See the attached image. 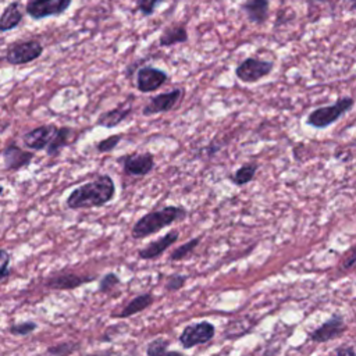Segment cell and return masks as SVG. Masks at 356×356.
I'll return each instance as SVG.
<instances>
[{"label":"cell","instance_id":"ba28073f","mask_svg":"<svg viewBox=\"0 0 356 356\" xmlns=\"http://www.w3.org/2000/svg\"><path fill=\"white\" fill-rule=\"evenodd\" d=\"M184 96H185L184 88H174L168 92L159 93L149 99V102L142 108V114L145 117H150L161 113H168L181 104Z\"/></svg>","mask_w":356,"mask_h":356},{"label":"cell","instance_id":"2e32d148","mask_svg":"<svg viewBox=\"0 0 356 356\" xmlns=\"http://www.w3.org/2000/svg\"><path fill=\"white\" fill-rule=\"evenodd\" d=\"M239 10L249 22L263 25L270 17V0H245L239 4Z\"/></svg>","mask_w":356,"mask_h":356},{"label":"cell","instance_id":"5b68a950","mask_svg":"<svg viewBox=\"0 0 356 356\" xmlns=\"http://www.w3.org/2000/svg\"><path fill=\"white\" fill-rule=\"evenodd\" d=\"M97 278L96 274H89V273H75L71 270H60V271H53L49 274L43 285L49 289H57V291H71L78 286H82L88 282H93Z\"/></svg>","mask_w":356,"mask_h":356},{"label":"cell","instance_id":"3957f363","mask_svg":"<svg viewBox=\"0 0 356 356\" xmlns=\"http://www.w3.org/2000/svg\"><path fill=\"white\" fill-rule=\"evenodd\" d=\"M355 104V99L350 96H342L339 97L334 104L317 107L313 111L309 113L306 118V124L323 129L330 125H332L335 121H338L346 111H349Z\"/></svg>","mask_w":356,"mask_h":356},{"label":"cell","instance_id":"ac0fdd59","mask_svg":"<svg viewBox=\"0 0 356 356\" xmlns=\"http://www.w3.org/2000/svg\"><path fill=\"white\" fill-rule=\"evenodd\" d=\"M153 302H154V298L150 292L136 295L118 313H113L111 317L113 318H128V317L135 316V314L143 312L145 309L150 307L153 305Z\"/></svg>","mask_w":356,"mask_h":356},{"label":"cell","instance_id":"836d02e7","mask_svg":"<svg viewBox=\"0 0 356 356\" xmlns=\"http://www.w3.org/2000/svg\"><path fill=\"white\" fill-rule=\"evenodd\" d=\"M218 150H220V146H213V147L210 146V147H209V154H210V156H213V154H214V153H217Z\"/></svg>","mask_w":356,"mask_h":356},{"label":"cell","instance_id":"9a60e30c","mask_svg":"<svg viewBox=\"0 0 356 356\" xmlns=\"http://www.w3.org/2000/svg\"><path fill=\"white\" fill-rule=\"evenodd\" d=\"M179 238V232L177 229L168 231L167 234L161 235L156 241H152L147 246L138 250V257L140 260H154L160 257L171 245H174Z\"/></svg>","mask_w":356,"mask_h":356},{"label":"cell","instance_id":"f1b7e54d","mask_svg":"<svg viewBox=\"0 0 356 356\" xmlns=\"http://www.w3.org/2000/svg\"><path fill=\"white\" fill-rule=\"evenodd\" d=\"M163 1L164 0H136V11H139L143 17H152Z\"/></svg>","mask_w":356,"mask_h":356},{"label":"cell","instance_id":"6da1fadb","mask_svg":"<svg viewBox=\"0 0 356 356\" xmlns=\"http://www.w3.org/2000/svg\"><path fill=\"white\" fill-rule=\"evenodd\" d=\"M115 184L108 174H102L95 179L74 188L65 199L70 210L103 207L115 197Z\"/></svg>","mask_w":356,"mask_h":356},{"label":"cell","instance_id":"4316f807","mask_svg":"<svg viewBox=\"0 0 356 356\" xmlns=\"http://www.w3.org/2000/svg\"><path fill=\"white\" fill-rule=\"evenodd\" d=\"M121 284V278L117 273H106L102 278H100V282H99V292L102 293H108L111 292L115 286H118Z\"/></svg>","mask_w":356,"mask_h":356},{"label":"cell","instance_id":"d4e9b609","mask_svg":"<svg viewBox=\"0 0 356 356\" xmlns=\"http://www.w3.org/2000/svg\"><path fill=\"white\" fill-rule=\"evenodd\" d=\"M168 346H170V341L167 338L163 337H157L154 339H152L147 346H146V355L149 356H159V355H164L168 352Z\"/></svg>","mask_w":356,"mask_h":356},{"label":"cell","instance_id":"83f0119b","mask_svg":"<svg viewBox=\"0 0 356 356\" xmlns=\"http://www.w3.org/2000/svg\"><path fill=\"white\" fill-rule=\"evenodd\" d=\"M122 139V134H117V135H111L107 136L99 142L95 143V149L99 153H110L111 150H114L117 147V145L120 143V140Z\"/></svg>","mask_w":356,"mask_h":356},{"label":"cell","instance_id":"7a4b0ae2","mask_svg":"<svg viewBox=\"0 0 356 356\" xmlns=\"http://www.w3.org/2000/svg\"><path fill=\"white\" fill-rule=\"evenodd\" d=\"M188 216V210L182 206H164L161 209L152 210L143 214L132 227L131 235L135 239H143L153 234H157L165 227L184 220Z\"/></svg>","mask_w":356,"mask_h":356},{"label":"cell","instance_id":"1f68e13d","mask_svg":"<svg viewBox=\"0 0 356 356\" xmlns=\"http://www.w3.org/2000/svg\"><path fill=\"white\" fill-rule=\"evenodd\" d=\"M355 264H356V248L350 250V256L343 261V268H350Z\"/></svg>","mask_w":356,"mask_h":356},{"label":"cell","instance_id":"52a82bcc","mask_svg":"<svg viewBox=\"0 0 356 356\" xmlns=\"http://www.w3.org/2000/svg\"><path fill=\"white\" fill-rule=\"evenodd\" d=\"M216 327L213 323L203 320L188 324L178 337V342L184 349H192L197 345L210 342L214 338Z\"/></svg>","mask_w":356,"mask_h":356},{"label":"cell","instance_id":"cb8c5ba5","mask_svg":"<svg viewBox=\"0 0 356 356\" xmlns=\"http://www.w3.org/2000/svg\"><path fill=\"white\" fill-rule=\"evenodd\" d=\"M36 328H38V323L36 321L26 320V321L11 324L8 327V332L11 335H15V337H26V335L32 334Z\"/></svg>","mask_w":356,"mask_h":356},{"label":"cell","instance_id":"ffe728a7","mask_svg":"<svg viewBox=\"0 0 356 356\" xmlns=\"http://www.w3.org/2000/svg\"><path fill=\"white\" fill-rule=\"evenodd\" d=\"M131 113H132V107L129 104H118L117 107L102 113L96 120V125H100L103 128L118 127L122 121H125L131 115Z\"/></svg>","mask_w":356,"mask_h":356},{"label":"cell","instance_id":"44dd1931","mask_svg":"<svg viewBox=\"0 0 356 356\" xmlns=\"http://www.w3.org/2000/svg\"><path fill=\"white\" fill-rule=\"evenodd\" d=\"M76 136V131L71 127H58L50 145L46 147V153L50 157H57L61 150L68 146Z\"/></svg>","mask_w":356,"mask_h":356},{"label":"cell","instance_id":"e0dca14e","mask_svg":"<svg viewBox=\"0 0 356 356\" xmlns=\"http://www.w3.org/2000/svg\"><path fill=\"white\" fill-rule=\"evenodd\" d=\"M189 40V35H188V29L185 26V24L182 22H174L167 25L160 36H159V46L160 47H171L174 44H179V43H186Z\"/></svg>","mask_w":356,"mask_h":356},{"label":"cell","instance_id":"7c38bea8","mask_svg":"<svg viewBox=\"0 0 356 356\" xmlns=\"http://www.w3.org/2000/svg\"><path fill=\"white\" fill-rule=\"evenodd\" d=\"M35 154L32 150H26L19 147L14 140L8 142L3 149V165L6 171L17 172L25 167H28Z\"/></svg>","mask_w":356,"mask_h":356},{"label":"cell","instance_id":"d6a6232c","mask_svg":"<svg viewBox=\"0 0 356 356\" xmlns=\"http://www.w3.org/2000/svg\"><path fill=\"white\" fill-rule=\"evenodd\" d=\"M334 353H337V355H349L350 356V355H356V350L350 346H346V348H337L334 350Z\"/></svg>","mask_w":356,"mask_h":356},{"label":"cell","instance_id":"5bb4252c","mask_svg":"<svg viewBox=\"0 0 356 356\" xmlns=\"http://www.w3.org/2000/svg\"><path fill=\"white\" fill-rule=\"evenodd\" d=\"M58 127L54 124H44L39 125L33 129H29L22 135V143L25 147L39 152V150H46V147L50 145L51 139L54 138Z\"/></svg>","mask_w":356,"mask_h":356},{"label":"cell","instance_id":"9c48e42d","mask_svg":"<svg viewBox=\"0 0 356 356\" xmlns=\"http://www.w3.org/2000/svg\"><path fill=\"white\" fill-rule=\"evenodd\" d=\"M72 0H28L25 13L33 21L63 15L71 6Z\"/></svg>","mask_w":356,"mask_h":356},{"label":"cell","instance_id":"30bf717a","mask_svg":"<svg viewBox=\"0 0 356 356\" xmlns=\"http://www.w3.org/2000/svg\"><path fill=\"white\" fill-rule=\"evenodd\" d=\"M118 161L124 174L129 177H145L154 168V156L150 152L127 153Z\"/></svg>","mask_w":356,"mask_h":356},{"label":"cell","instance_id":"277c9868","mask_svg":"<svg viewBox=\"0 0 356 356\" xmlns=\"http://www.w3.org/2000/svg\"><path fill=\"white\" fill-rule=\"evenodd\" d=\"M43 44L38 39H18L11 42L4 51V60L10 65H25L43 54Z\"/></svg>","mask_w":356,"mask_h":356},{"label":"cell","instance_id":"7402d4cb","mask_svg":"<svg viewBox=\"0 0 356 356\" xmlns=\"http://www.w3.org/2000/svg\"><path fill=\"white\" fill-rule=\"evenodd\" d=\"M259 170V165L257 163L254 161H249V163H245L242 164L234 174H231L229 179L232 184H235L236 186H242V185H246L249 182H252L254 179V175Z\"/></svg>","mask_w":356,"mask_h":356},{"label":"cell","instance_id":"484cf974","mask_svg":"<svg viewBox=\"0 0 356 356\" xmlns=\"http://www.w3.org/2000/svg\"><path fill=\"white\" fill-rule=\"evenodd\" d=\"M79 348V343L75 341H65L60 342L56 345H51L46 349V353L49 355H56V356H63V355H71Z\"/></svg>","mask_w":356,"mask_h":356},{"label":"cell","instance_id":"603a6c76","mask_svg":"<svg viewBox=\"0 0 356 356\" xmlns=\"http://www.w3.org/2000/svg\"><path fill=\"white\" fill-rule=\"evenodd\" d=\"M200 241H202V236H195V238L186 241L185 243H182L181 246L175 248L170 254V260L171 261H181V260L186 259L188 256H191L195 252V249L199 246Z\"/></svg>","mask_w":356,"mask_h":356},{"label":"cell","instance_id":"4fadbf2b","mask_svg":"<svg viewBox=\"0 0 356 356\" xmlns=\"http://www.w3.org/2000/svg\"><path fill=\"white\" fill-rule=\"evenodd\" d=\"M346 331L343 317L341 314H332L321 325L309 332V339L316 343H324L339 338Z\"/></svg>","mask_w":356,"mask_h":356},{"label":"cell","instance_id":"e575fe53","mask_svg":"<svg viewBox=\"0 0 356 356\" xmlns=\"http://www.w3.org/2000/svg\"><path fill=\"white\" fill-rule=\"evenodd\" d=\"M349 10H350V11H356V0H350V3H349Z\"/></svg>","mask_w":356,"mask_h":356},{"label":"cell","instance_id":"8fae6325","mask_svg":"<svg viewBox=\"0 0 356 356\" xmlns=\"http://www.w3.org/2000/svg\"><path fill=\"white\" fill-rule=\"evenodd\" d=\"M168 81V74L153 65H140L136 71L135 86L140 93H150L160 89Z\"/></svg>","mask_w":356,"mask_h":356},{"label":"cell","instance_id":"f546056e","mask_svg":"<svg viewBox=\"0 0 356 356\" xmlns=\"http://www.w3.org/2000/svg\"><path fill=\"white\" fill-rule=\"evenodd\" d=\"M188 275L186 274H171L167 277L165 281V289L168 292H177L186 284Z\"/></svg>","mask_w":356,"mask_h":356},{"label":"cell","instance_id":"d590c367","mask_svg":"<svg viewBox=\"0 0 356 356\" xmlns=\"http://www.w3.org/2000/svg\"><path fill=\"white\" fill-rule=\"evenodd\" d=\"M317 1H320V3H327V1H330V0H317Z\"/></svg>","mask_w":356,"mask_h":356},{"label":"cell","instance_id":"8992f818","mask_svg":"<svg viewBox=\"0 0 356 356\" xmlns=\"http://www.w3.org/2000/svg\"><path fill=\"white\" fill-rule=\"evenodd\" d=\"M274 70V61L257 57H246L235 68V76L243 83H254L270 75Z\"/></svg>","mask_w":356,"mask_h":356},{"label":"cell","instance_id":"d6986e66","mask_svg":"<svg viewBox=\"0 0 356 356\" xmlns=\"http://www.w3.org/2000/svg\"><path fill=\"white\" fill-rule=\"evenodd\" d=\"M22 18H24V13L21 10L19 0L10 1L1 11L0 31L4 33L11 29H15L22 22Z\"/></svg>","mask_w":356,"mask_h":356},{"label":"cell","instance_id":"4dcf8cb0","mask_svg":"<svg viewBox=\"0 0 356 356\" xmlns=\"http://www.w3.org/2000/svg\"><path fill=\"white\" fill-rule=\"evenodd\" d=\"M10 260L11 256L6 249L0 250V261H1V271H0V278H1V284H6L7 278L10 277Z\"/></svg>","mask_w":356,"mask_h":356}]
</instances>
